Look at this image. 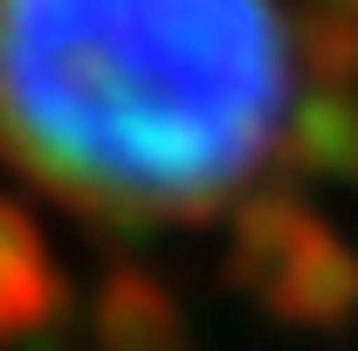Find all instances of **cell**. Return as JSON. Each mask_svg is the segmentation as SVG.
<instances>
[{
  "instance_id": "6da1fadb",
  "label": "cell",
  "mask_w": 358,
  "mask_h": 351,
  "mask_svg": "<svg viewBox=\"0 0 358 351\" xmlns=\"http://www.w3.org/2000/svg\"><path fill=\"white\" fill-rule=\"evenodd\" d=\"M275 0H0V159L96 220H207L289 117Z\"/></svg>"
},
{
  "instance_id": "7a4b0ae2",
  "label": "cell",
  "mask_w": 358,
  "mask_h": 351,
  "mask_svg": "<svg viewBox=\"0 0 358 351\" xmlns=\"http://www.w3.org/2000/svg\"><path fill=\"white\" fill-rule=\"evenodd\" d=\"M234 282L255 289L268 317L331 331L358 310V255L324 227L303 193L268 186L234 214Z\"/></svg>"
},
{
  "instance_id": "3957f363",
  "label": "cell",
  "mask_w": 358,
  "mask_h": 351,
  "mask_svg": "<svg viewBox=\"0 0 358 351\" xmlns=\"http://www.w3.org/2000/svg\"><path fill=\"white\" fill-rule=\"evenodd\" d=\"M282 159L303 179L352 186L358 193V89H310V96L289 110Z\"/></svg>"
},
{
  "instance_id": "277c9868",
  "label": "cell",
  "mask_w": 358,
  "mask_h": 351,
  "mask_svg": "<svg viewBox=\"0 0 358 351\" xmlns=\"http://www.w3.org/2000/svg\"><path fill=\"white\" fill-rule=\"evenodd\" d=\"M296 55L324 76V89H358V14H338V7L303 14L296 21Z\"/></svg>"
},
{
  "instance_id": "5b68a950",
  "label": "cell",
  "mask_w": 358,
  "mask_h": 351,
  "mask_svg": "<svg viewBox=\"0 0 358 351\" xmlns=\"http://www.w3.org/2000/svg\"><path fill=\"white\" fill-rule=\"evenodd\" d=\"M317 7H338V14H358V0H317Z\"/></svg>"
}]
</instances>
